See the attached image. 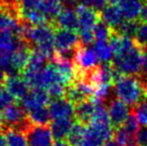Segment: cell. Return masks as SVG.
<instances>
[{
    "instance_id": "6da1fadb",
    "label": "cell",
    "mask_w": 147,
    "mask_h": 146,
    "mask_svg": "<svg viewBox=\"0 0 147 146\" xmlns=\"http://www.w3.org/2000/svg\"><path fill=\"white\" fill-rule=\"evenodd\" d=\"M113 90L117 99L128 106H136L140 102L147 100V82L142 77L116 74L113 82Z\"/></svg>"
},
{
    "instance_id": "7a4b0ae2",
    "label": "cell",
    "mask_w": 147,
    "mask_h": 146,
    "mask_svg": "<svg viewBox=\"0 0 147 146\" xmlns=\"http://www.w3.org/2000/svg\"><path fill=\"white\" fill-rule=\"evenodd\" d=\"M22 39L31 49H37L48 59H52L55 52V28L52 25H30L24 22Z\"/></svg>"
},
{
    "instance_id": "3957f363",
    "label": "cell",
    "mask_w": 147,
    "mask_h": 146,
    "mask_svg": "<svg viewBox=\"0 0 147 146\" xmlns=\"http://www.w3.org/2000/svg\"><path fill=\"white\" fill-rule=\"evenodd\" d=\"M142 47L136 42L134 46L121 53L115 54L112 59V65L115 73L118 75H139L142 70L143 51Z\"/></svg>"
},
{
    "instance_id": "277c9868",
    "label": "cell",
    "mask_w": 147,
    "mask_h": 146,
    "mask_svg": "<svg viewBox=\"0 0 147 146\" xmlns=\"http://www.w3.org/2000/svg\"><path fill=\"white\" fill-rule=\"evenodd\" d=\"M31 124L27 113L20 104H11L2 112V122L0 130L3 129H16L25 132Z\"/></svg>"
},
{
    "instance_id": "5b68a950",
    "label": "cell",
    "mask_w": 147,
    "mask_h": 146,
    "mask_svg": "<svg viewBox=\"0 0 147 146\" xmlns=\"http://www.w3.org/2000/svg\"><path fill=\"white\" fill-rule=\"evenodd\" d=\"M72 60L75 65L77 74L88 73L98 66L99 59L94 47L79 44L73 53Z\"/></svg>"
},
{
    "instance_id": "8992f818",
    "label": "cell",
    "mask_w": 147,
    "mask_h": 146,
    "mask_svg": "<svg viewBox=\"0 0 147 146\" xmlns=\"http://www.w3.org/2000/svg\"><path fill=\"white\" fill-rule=\"evenodd\" d=\"M79 44V36L76 33V31L56 29L55 31V50L59 55L72 58L76 47Z\"/></svg>"
},
{
    "instance_id": "52a82bcc",
    "label": "cell",
    "mask_w": 147,
    "mask_h": 146,
    "mask_svg": "<svg viewBox=\"0 0 147 146\" xmlns=\"http://www.w3.org/2000/svg\"><path fill=\"white\" fill-rule=\"evenodd\" d=\"M24 134L27 146H54V137L48 125L30 124Z\"/></svg>"
},
{
    "instance_id": "ba28073f",
    "label": "cell",
    "mask_w": 147,
    "mask_h": 146,
    "mask_svg": "<svg viewBox=\"0 0 147 146\" xmlns=\"http://www.w3.org/2000/svg\"><path fill=\"white\" fill-rule=\"evenodd\" d=\"M24 23L21 17L3 7H0V30L10 31L22 38Z\"/></svg>"
},
{
    "instance_id": "9c48e42d",
    "label": "cell",
    "mask_w": 147,
    "mask_h": 146,
    "mask_svg": "<svg viewBox=\"0 0 147 146\" xmlns=\"http://www.w3.org/2000/svg\"><path fill=\"white\" fill-rule=\"evenodd\" d=\"M51 119H73L75 117V105L65 97L55 98L48 106Z\"/></svg>"
},
{
    "instance_id": "30bf717a",
    "label": "cell",
    "mask_w": 147,
    "mask_h": 146,
    "mask_svg": "<svg viewBox=\"0 0 147 146\" xmlns=\"http://www.w3.org/2000/svg\"><path fill=\"white\" fill-rule=\"evenodd\" d=\"M76 13L78 17V31H93L99 22L100 15L94 9L85 6H76Z\"/></svg>"
},
{
    "instance_id": "8fae6325",
    "label": "cell",
    "mask_w": 147,
    "mask_h": 146,
    "mask_svg": "<svg viewBox=\"0 0 147 146\" xmlns=\"http://www.w3.org/2000/svg\"><path fill=\"white\" fill-rule=\"evenodd\" d=\"M49 94L43 88H33L24 98L20 100V105L26 112L41 106H46L49 102Z\"/></svg>"
},
{
    "instance_id": "7c38bea8",
    "label": "cell",
    "mask_w": 147,
    "mask_h": 146,
    "mask_svg": "<svg viewBox=\"0 0 147 146\" xmlns=\"http://www.w3.org/2000/svg\"><path fill=\"white\" fill-rule=\"evenodd\" d=\"M108 115L110 118V122L113 126L119 127L125 122L130 116V109L129 106L123 101L117 99H112L109 102L108 105Z\"/></svg>"
},
{
    "instance_id": "4fadbf2b",
    "label": "cell",
    "mask_w": 147,
    "mask_h": 146,
    "mask_svg": "<svg viewBox=\"0 0 147 146\" xmlns=\"http://www.w3.org/2000/svg\"><path fill=\"white\" fill-rule=\"evenodd\" d=\"M4 85L5 89L17 100H21L29 92V85L22 75L5 76Z\"/></svg>"
},
{
    "instance_id": "5bb4252c",
    "label": "cell",
    "mask_w": 147,
    "mask_h": 146,
    "mask_svg": "<svg viewBox=\"0 0 147 146\" xmlns=\"http://www.w3.org/2000/svg\"><path fill=\"white\" fill-rule=\"evenodd\" d=\"M99 15H100L103 23H105L108 27L114 30V32H116L121 27L122 24L125 22V18L122 14L121 9L117 5L105 6L101 10Z\"/></svg>"
},
{
    "instance_id": "9a60e30c",
    "label": "cell",
    "mask_w": 147,
    "mask_h": 146,
    "mask_svg": "<svg viewBox=\"0 0 147 146\" xmlns=\"http://www.w3.org/2000/svg\"><path fill=\"white\" fill-rule=\"evenodd\" d=\"M55 29L78 30V17L73 7H65L62 9L54 21Z\"/></svg>"
},
{
    "instance_id": "2e32d148",
    "label": "cell",
    "mask_w": 147,
    "mask_h": 146,
    "mask_svg": "<svg viewBox=\"0 0 147 146\" xmlns=\"http://www.w3.org/2000/svg\"><path fill=\"white\" fill-rule=\"evenodd\" d=\"M63 6L64 5L60 0H41L37 10L40 11L47 18L51 25L54 26L55 19L62 11Z\"/></svg>"
},
{
    "instance_id": "e0dca14e",
    "label": "cell",
    "mask_w": 147,
    "mask_h": 146,
    "mask_svg": "<svg viewBox=\"0 0 147 146\" xmlns=\"http://www.w3.org/2000/svg\"><path fill=\"white\" fill-rule=\"evenodd\" d=\"M119 7L125 20L136 21L141 15L143 3L141 0H122Z\"/></svg>"
},
{
    "instance_id": "ac0fdd59",
    "label": "cell",
    "mask_w": 147,
    "mask_h": 146,
    "mask_svg": "<svg viewBox=\"0 0 147 146\" xmlns=\"http://www.w3.org/2000/svg\"><path fill=\"white\" fill-rule=\"evenodd\" d=\"M25 41L10 31L0 30V52L9 53L15 51Z\"/></svg>"
},
{
    "instance_id": "d6986e66",
    "label": "cell",
    "mask_w": 147,
    "mask_h": 146,
    "mask_svg": "<svg viewBox=\"0 0 147 146\" xmlns=\"http://www.w3.org/2000/svg\"><path fill=\"white\" fill-rule=\"evenodd\" d=\"M95 107H96V102L93 101L92 99L85 100L75 105V118L77 122H80L87 126L94 113Z\"/></svg>"
},
{
    "instance_id": "ffe728a7",
    "label": "cell",
    "mask_w": 147,
    "mask_h": 146,
    "mask_svg": "<svg viewBox=\"0 0 147 146\" xmlns=\"http://www.w3.org/2000/svg\"><path fill=\"white\" fill-rule=\"evenodd\" d=\"M72 119H55L51 122V132L56 140L66 139L73 127Z\"/></svg>"
},
{
    "instance_id": "44dd1931",
    "label": "cell",
    "mask_w": 147,
    "mask_h": 146,
    "mask_svg": "<svg viewBox=\"0 0 147 146\" xmlns=\"http://www.w3.org/2000/svg\"><path fill=\"white\" fill-rule=\"evenodd\" d=\"M27 116L31 124L36 125H48L51 120L49 109L46 106H41L27 112Z\"/></svg>"
},
{
    "instance_id": "7402d4cb",
    "label": "cell",
    "mask_w": 147,
    "mask_h": 146,
    "mask_svg": "<svg viewBox=\"0 0 147 146\" xmlns=\"http://www.w3.org/2000/svg\"><path fill=\"white\" fill-rule=\"evenodd\" d=\"M7 146H27V141L24 132L16 129H3L1 130Z\"/></svg>"
},
{
    "instance_id": "603a6c76",
    "label": "cell",
    "mask_w": 147,
    "mask_h": 146,
    "mask_svg": "<svg viewBox=\"0 0 147 146\" xmlns=\"http://www.w3.org/2000/svg\"><path fill=\"white\" fill-rule=\"evenodd\" d=\"M86 125L80 122L74 123L71 131L67 137V141L71 146H82L86 133Z\"/></svg>"
},
{
    "instance_id": "cb8c5ba5",
    "label": "cell",
    "mask_w": 147,
    "mask_h": 146,
    "mask_svg": "<svg viewBox=\"0 0 147 146\" xmlns=\"http://www.w3.org/2000/svg\"><path fill=\"white\" fill-rule=\"evenodd\" d=\"M94 50L96 52L99 61L103 63L109 62L114 57L112 47L109 42H96L94 46Z\"/></svg>"
},
{
    "instance_id": "d4e9b609",
    "label": "cell",
    "mask_w": 147,
    "mask_h": 146,
    "mask_svg": "<svg viewBox=\"0 0 147 146\" xmlns=\"http://www.w3.org/2000/svg\"><path fill=\"white\" fill-rule=\"evenodd\" d=\"M93 33H94L95 42H109L113 34V31L105 23L98 22L93 29Z\"/></svg>"
},
{
    "instance_id": "484cf974",
    "label": "cell",
    "mask_w": 147,
    "mask_h": 146,
    "mask_svg": "<svg viewBox=\"0 0 147 146\" xmlns=\"http://www.w3.org/2000/svg\"><path fill=\"white\" fill-rule=\"evenodd\" d=\"M132 115L135 117L139 125L147 127V100H144L136 106H134Z\"/></svg>"
},
{
    "instance_id": "4316f807",
    "label": "cell",
    "mask_w": 147,
    "mask_h": 146,
    "mask_svg": "<svg viewBox=\"0 0 147 146\" xmlns=\"http://www.w3.org/2000/svg\"><path fill=\"white\" fill-rule=\"evenodd\" d=\"M134 40L142 48L147 47V22L141 21L140 23H138Z\"/></svg>"
},
{
    "instance_id": "83f0119b",
    "label": "cell",
    "mask_w": 147,
    "mask_h": 146,
    "mask_svg": "<svg viewBox=\"0 0 147 146\" xmlns=\"http://www.w3.org/2000/svg\"><path fill=\"white\" fill-rule=\"evenodd\" d=\"M137 26H138V23L136 21H127V20H125V22H124L121 25V27L117 30L116 33L130 37V38H133V37L135 36Z\"/></svg>"
},
{
    "instance_id": "f1b7e54d",
    "label": "cell",
    "mask_w": 147,
    "mask_h": 146,
    "mask_svg": "<svg viewBox=\"0 0 147 146\" xmlns=\"http://www.w3.org/2000/svg\"><path fill=\"white\" fill-rule=\"evenodd\" d=\"M14 103V98L5 88L0 87V110H4Z\"/></svg>"
},
{
    "instance_id": "f546056e",
    "label": "cell",
    "mask_w": 147,
    "mask_h": 146,
    "mask_svg": "<svg viewBox=\"0 0 147 146\" xmlns=\"http://www.w3.org/2000/svg\"><path fill=\"white\" fill-rule=\"evenodd\" d=\"M1 6L20 16V0H0ZM21 17V16H20Z\"/></svg>"
},
{
    "instance_id": "4dcf8cb0",
    "label": "cell",
    "mask_w": 147,
    "mask_h": 146,
    "mask_svg": "<svg viewBox=\"0 0 147 146\" xmlns=\"http://www.w3.org/2000/svg\"><path fill=\"white\" fill-rule=\"evenodd\" d=\"M80 2V5L85 7L91 8L94 10H102L105 7L106 1L105 0H78Z\"/></svg>"
},
{
    "instance_id": "1f68e13d",
    "label": "cell",
    "mask_w": 147,
    "mask_h": 146,
    "mask_svg": "<svg viewBox=\"0 0 147 146\" xmlns=\"http://www.w3.org/2000/svg\"><path fill=\"white\" fill-rule=\"evenodd\" d=\"M41 0H20V10H37Z\"/></svg>"
},
{
    "instance_id": "d6a6232c",
    "label": "cell",
    "mask_w": 147,
    "mask_h": 146,
    "mask_svg": "<svg viewBox=\"0 0 147 146\" xmlns=\"http://www.w3.org/2000/svg\"><path fill=\"white\" fill-rule=\"evenodd\" d=\"M135 142L138 146H147V127L138 130L135 136Z\"/></svg>"
},
{
    "instance_id": "836d02e7",
    "label": "cell",
    "mask_w": 147,
    "mask_h": 146,
    "mask_svg": "<svg viewBox=\"0 0 147 146\" xmlns=\"http://www.w3.org/2000/svg\"><path fill=\"white\" fill-rule=\"evenodd\" d=\"M141 72L143 73V78L145 77V79H147V49L145 51H143V61H142Z\"/></svg>"
},
{
    "instance_id": "e575fe53",
    "label": "cell",
    "mask_w": 147,
    "mask_h": 146,
    "mask_svg": "<svg viewBox=\"0 0 147 146\" xmlns=\"http://www.w3.org/2000/svg\"><path fill=\"white\" fill-rule=\"evenodd\" d=\"M65 7H74L77 4L78 0H60Z\"/></svg>"
},
{
    "instance_id": "d590c367",
    "label": "cell",
    "mask_w": 147,
    "mask_h": 146,
    "mask_svg": "<svg viewBox=\"0 0 147 146\" xmlns=\"http://www.w3.org/2000/svg\"><path fill=\"white\" fill-rule=\"evenodd\" d=\"M140 18H141V20L143 22H147V2L145 4H143V8H142Z\"/></svg>"
},
{
    "instance_id": "8d00e7d4",
    "label": "cell",
    "mask_w": 147,
    "mask_h": 146,
    "mask_svg": "<svg viewBox=\"0 0 147 146\" xmlns=\"http://www.w3.org/2000/svg\"><path fill=\"white\" fill-rule=\"evenodd\" d=\"M54 146H71L69 144L66 139H63V140H56V142L54 143Z\"/></svg>"
},
{
    "instance_id": "74e56055",
    "label": "cell",
    "mask_w": 147,
    "mask_h": 146,
    "mask_svg": "<svg viewBox=\"0 0 147 146\" xmlns=\"http://www.w3.org/2000/svg\"><path fill=\"white\" fill-rule=\"evenodd\" d=\"M106 3H109V5H117V4H120V2L122 0H105Z\"/></svg>"
},
{
    "instance_id": "f35d334b",
    "label": "cell",
    "mask_w": 147,
    "mask_h": 146,
    "mask_svg": "<svg viewBox=\"0 0 147 146\" xmlns=\"http://www.w3.org/2000/svg\"><path fill=\"white\" fill-rule=\"evenodd\" d=\"M4 80H5V74L0 68V87H1L2 84H4Z\"/></svg>"
},
{
    "instance_id": "ab89813d",
    "label": "cell",
    "mask_w": 147,
    "mask_h": 146,
    "mask_svg": "<svg viewBox=\"0 0 147 146\" xmlns=\"http://www.w3.org/2000/svg\"><path fill=\"white\" fill-rule=\"evenodd\" d=\"M0 146H7V144H6V140H5V138H4L2 133H0Z\"/></svg>"
},
{
    "instance_id": "60d3db41",
    "label": "cell",
    "mask_w": 147,
    "mask_h": 146,
    "mask_svg": "<svg viewBox=\"0 0 147 146\" xmlns=\"http://www.w3.org/2000/svg\"><path fill=\"white\" fill-rule=\"evenodd\" d=\"M104 146H119V145H118L114 140H109L106 144H104Z\"/></svg>"
},
{
    "instance_id": "b9f144b4",
    "label": "cell",
    "mask_w": 147,
    "mask_h": 146,
    "mask_svg": "<svg viewBox=\"0 0 147 146\" xmlns=\"http://www.w3.org/2000/svg\"><path fill=\"white\" fill-rule=\"evenodd\" d=\"M1 122H2V113H0V126H1Z\"/></svg>"
},
{
    "instance_id": "7bdbcfd3",
    "label": "cell",
    "mask_w": 147,
    "mask_h": 146,
    "mask_svg": "<svg viewBox=\"0 0 147 146\" xmlns=\"http://www.w3.org/2000/svg\"><path fill=\"white\" fill-rule=\"evenodd\" d=\"M128 146H138V145L136 144L135 142H134V143H132V144H130V145H128Z\"/></svg>"
},
{
    "instance_id": "ee69618b",
    "label": "cell",
    "mask_w": 147,
    "mask_h": 146,
    "mask_svg": "<svg viewBox=\"0 0 147 146\" xmlns=\"http://www.w3.org/2000/svg\"><path fill=\"white\" fill-rule=\"evenodd\" d=\"M0 6H1V2H0Z\"/></svg>"
}]
</instances>
